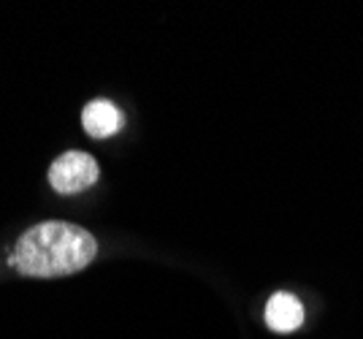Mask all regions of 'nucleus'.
<instances>
[{"mask_svg":"<svg viewBox=\"0 0 363 339\" xmlns=\"http://www.w3.org/2000/svg\"><path fill=\"white\" fill-rule=\"evenodd\" d=\"M98 163L95 157L87 152H79V150H71V152H62L57 160H52L49 166V182L52 187L62 193V196H71V193H82L98 182Z\"/></svg>","mask_w":363,"mask_h":339,"instance_id":"2","label":"nucleus"},{"mask_svg":"<svg viewBox=\"0 0 363 339\" xmlns=\"http://www.w3.org/2000/svg\"><path fill=\"white\" fill-rule=\"evenodd\" d=\"M266 323L277 334H290L303 323V307L293 293H274L266 304Z\"/></svg>","mask_w":363,"mask_h":339,"instance_id":"3","label":"nucleus"},{"mask_svg":"<svg viewBox=\"0 0 363 339\" xmlns=\"http://www.w3.org/2000/svg\"><path fill=\"white\" fill-rule=\"evenodd\" d=\"M122 111L108 101H90L82 111V125L92 139H108L122 130Z\"/></svg>","mask_w":363,"mask_h":339,"instance_id":"4","label":"nucleus"},{"mask_svg":"<svg viewBox=\"0 0 363 339\" xmlns=\"http://www.w3.org/2000/svg\"><path fill=\"white\" fill-rule=\"evenodd\" d=\"M98 255V242L90 231L74 223L46 220L30 226L16 239L9 266L22 277H68L87 269Z\"/></svg>","mask_w":363,"mask_h":339,"instance_id":"1","label":"nucleus"}]
</instances>
